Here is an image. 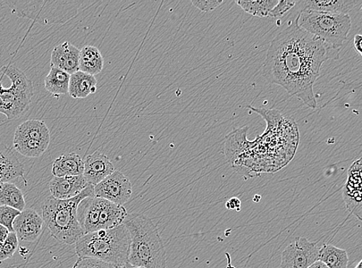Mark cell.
<instances>
[{"label": "cell", "instance_id": "cell-1", "mask_svg": "<svg viewBox=\"0 0 362 268\" xmlns=\"http://www.w3.org/2000/svg\"><path fill=\"white\" fill-rule=\"evenodd\" d=\"M337 60L324 42L300 28L298 18L279 33L267 49L263 73L266 80L282 87L315 110L314 86L327 60Z\"/></svg>", "mask_w": 362, "mask_h": 268}, {"label": "cell", "instance_id": "cell-2", "mask_svg": "<svg viewBox=\"0 0 362 268\" xmlns=\"http://www.w3.org/2000/svg\"><path fill=\"white\" fill-rule=\"evenodd\" d=\"M131 245L129 263L144 268H166V251L157 226L146 215L136 214L126 219Z\"/></svg>", "mask_w": 362, "mask_h": 268}, {"label": "cell", "instance_id": "cell-3", "mask_svg": "<svg viewBox=\"0 0 362 268\" xmlns=\"http://www.w3.org/2000/svg\"><path fill=\"white\" fill-rule=\"evenodd\" d=\"M95 197V186L88 185L81 194L69 199L49 197L42 205V219L52 236L62 244L72 245L83 235L78 221V209L81 201Z\"/></svg>", "mask_w": 362, "mask_h": 268}, {"label": "cell", "instance_id": "cell-4", "mask_svg": "<svg viewBox=\"0 0 362 268\" xmlns=\"http://www.w3.org/2000/svg\"><path fill=\"white\" fill-rule=\"evenodd\" d=\"M130 245V234L123 223L112 229L83 234L75 243V250L79 257L94 258L122 267L129 263Z\"/></svg>", "mask_w": 362, "mask_h": 268}, {"label": "cell", "instance_id": "cell-5", "mask_svg": "<svg viewBox=\"0 0 362 268\" xmlns=\"http://www.w3.org/2000/svg\"><path fill=\"white\" fill-rule=\"evenodd\" d=\"M297 18L300 28L322 40L332 53L339 58L351 29L349 15L301 11Z\"/></svg>", "mask_w": 362, "mask_h": 268}, {"label": "cell", "instance_id": "cell-6", "mask_svg": "<svg viewBox=\"0 0 362 268\" xmlns=\"http://www.w3.org/2000/svg\"><path fill=\"white\" fill-rule=\"evenodd\" d=\"M78 216L83 234H87L112 229L123 224L128 212L123 206L94 197L81 201Z\"/></svg>", "mask_w": 362, "mask_h": 268}, {"label": "cell", "instance_id": "cell-7", "mask_svg": "<svg viewBox=\"0 0 362 268\" xmlns=\"http://www.w3.org/2000/svg\"><path fill=\"white\" fill-rule=\"evenodd\" d=\"M2 71L11 81V86L5 88L0 81V114L9 120L20 119L30 107L33 95L32 81L14 66H4Z\"/></svg>", "mask_w": 362, "mask_h": 268}, {"label": "cell", "instance_id": "cell-8", "mask_svg": "<svg viewBox=\"0 0 362 268\" xmlns=\"http://www.w3.org/2000/svg\"><path fill=\"white\" fill-rule=\"evenodd\" d=\"M320 247L305 238H297L281 254V268H308L318 261Z\"/></svg>", "mask_w": 362, "mask_h": 268}, {"label": "cell", "instance_id": "cell-9", "mask_svg": "<svg viewBox=\"0 0 362 268\" xmlns=\"http://www.w3.org/2000/svg\"><path fill=\"white\" fill-rule=\"evenodd\" d=\"M132 194V186L129 179L119 171H115L95 186V197L117 205L123 206L127 203Z\"/></svg>", "mask_w": 362, "mask_h": 268}, {"label": "cell", "instance_id": "cell-10", "mask_svg": "<svg viewBox=\"0 0 362 268\" xmlns=\"http://www.w3.org/2000/svg\"><path fill=\"white\" fill-rule=\"evenodd\" d=\"M361 158L350 166L348 179L343 187V200L347 211L362 220Z\"/></svg>", "mask_w": 362, "mask_h": 268}, {"label": "cell", "instance_id": "cell-11", "mask_svg": "<svg viewBox=\"0 0 362 268\" xmlns=\"http://www.w3.org/2000/svg\"><path fill=\"white\" fill-rule=\"evenodd\" d=\"M44 223L43 219L35 209H24L13 223V232L18 240L33 242L40 237Z\"/></svg>", "mask_w": 362, "mask_h": 268}, {"label": "cell", "instance_id": "cell-12", "mask_svg": "<svg viewBox=\"0 0 362 268\" xmlns=\"http://www.w3.org/2000/svg\"><path fill=\"white\" fill-rule=\"evenodd\" d=\"M115 171L110 158L99 152L88 155L83 161V175L90 185H98Z\"/></svg>", "mask_w": 362, "mask_h": 268}, {"label": "cell", "instance_id": "cell-13", "mask_svg": "<svg viewBox=\"0 0 362 268\" xmlns=\"http://www.w3.org/2000/svg\"><path fill=\"white\" fill-rule=\"evenodd\" d=\"M361 0H305L297 1L301 11H315L334 14L349 13L361 4Z\"/></svg>", "mask_w": 362, "mask_h": 268}, {"label": "cell", "instance_id": "cell-14", "mask_svg": "<svg viewBox=\"0 0 362 268\" xmlns=\"http://www.w3.org/2000/svg\"><path fill=\"white\" fill-rule=\"evenodd\" d=\"M79 57L80 49L69 42H64L53 49L50 66L71 75L79 71Z\"/></svg>", "mask_w": 362, "mask_h": 268}, {"label": "cell", "instance_id": "cell-15", "mask_svg": "<svg viewBox=\"0 0 362 268\" xmlns=\"http://www.w3.org/2000/svg\"><path fill=\"white\" fill-rule=\"evenodd\" d=\"M90 184L83 175L54 177L49 183L52 197L57 199H69L78 196Z\"/></svg>", "mask_w": 362, "mask_h": 268}, {"label": "cell", "instance_id": "cell-16", "mask_svg": "<svg viewBox=\"0 0 362 268\" xmlns=\"http://www.w3.org/2000/svg\"><path fill=\"white\" fill-rule=\"evenodd\" d=\"M24 169L14 151L0 144V184L23 177Z\"/></svg>", "mask_w": 362, "mask_h": 268}, {"label": "cell", "instance_id": "cell-17", "mask_svg": "<svg viewBox=\"0 0 362 268\" xmlns=\"http://www.w3.org/2000/svg\"><path fill=\"white\" fill-rule=\"evenodd\" d=\"M98 81L82 71H77L71 75L69 94L75 99H83L97 91Z\"/></svg>", "mask_w": 362, "mask_h": 268}, {"label": "cell", "instance_id": "cell-18", "mask_svg": "<svg viewBox=\"0 0 362 268\" xmlns=\"http://www.w3.org/2000/svg\"><path fill=\"white\" fill-rule=\"evenodd\" d=\"M54 177H74L83 173V161L77 153H71L58 157L53 164Z\"/></svg>", "mask_w": 362, "mask_h": 268}, {"label": "cell", "instance_id": "cell-19", "mask_svg": "<svg viewBox=\"0 0 362 268\" xmlns=\"http://www.w3.org/2000/svg\"><path fill=\"white\" fill-rule=\"evenodd\" d=\"M14 139H29L49 144L50 132L45 122L28 120L18 125L14 134Z\"/></svg>", "mask_w": 362, "mask_h": 268}, {"label": "cell", "instance_id": "cell-20", "mask_svg": "<svg viewBox=\"0 0 362 268\" xmlns=\"http://www.w3.org/2000/svg\"><path fill=\"white\" fill-rule=\"evenodd\" d=\"M104 69V58L98 48L86 46L80 49L79 71L95 76Z\"/></svg>", "mask_w": 362, "mask_h": 268}, {"label": "cell", "instance_id": "cell-21", "mask_svg": "<svg viewBox=\"0 0 362 268\" xmlns=\"http://www.w3.org/2000/svg\"><path fill=\"white\" fill-rule=\"evenodd\" d=\"M318 261L328 268H349V264L347 251L332 245L320 248Z\"/></svg>", "mask_w": 362, "mask_h": 268}, {"label": "cell", "instance_id": "cell-22", "mask_svg": "<svg viewBox=\"0 0 362 268\" xmlns=\"http://www.w3.org/2000/svg\"><path fill=\"white\" fill-rule=\"evenodd\" d=\"M71 75L56 68L50 66V71L45 81L46 90L54 96L69 93Z\"/></svg>", "mask_w": 362, "mask_h": 268}, {"label": "cell", "instance_id": "cell-23", "mask_svg": "<svg viewBox=\"0 0 362 268\" xmlns=\"http://www.w3.org/2000/svg\"><path fill=\"white\" fill-rule=\"evenodd\" d=\"M0 206H10L22 212L26 206L23 192L13 183L0 184Z\"/></svg>", "mask_w": 362, "mask_h": 268}, {"label": "cell", "instance_id": "cell-24", "mask_svg": "<svg viewBox=\"0 0 362 268\" xmlns=\"http://www.w3.org/2000/svg\"><path fill=\"white\" fill-rule=\"evenodd\" d=\"M279 3V0H257V1H244L237 0L235 4L246 13L257 16L259 18H268L273 8Z\"/></svg>", "mask_w": 362, "mask_h": 268}, {"label": "cell", "instance_id": "cell-25", "mask_svg": "<svg viewBox=\"0 0 362 268\" xmlns=\"http://www.w3.org/2000/svg\"><path fill=\"white\" fill-rule=\"evenodd\" d=\"M49 145L47 142L13 139V147L16 152L28 158L41 156L46 152Z\"/></svg>", "mask_w": 362, "mask_h": 268}, {"label": "cell", "instance_id": "cell-26", "mask_svg": "<svg viewBox=\"0 0 362 268\" xmlns=\"http://www.w3.org/2000/svg\"><path fill=\"white\" fill-rule=\"evenodd\" d=\"M19 240L14 232L9 233L5 241L0 245V263L12 258L18 250Z\"/></svg>", "mask_w": 362, "mask_h": 268}, {"label": "cell", "instance_id": "cell-27", "mask_svg": "<svg viewBox=\"0 0 362 268\" xmlns=\"http://www.w3.org/2000/svg\"><path fill=\"white\" fill-rule=\"evenodd\" d=\"M21 213L12 207L0 206V225L4 226L11 233L13 232V223Z\"/></svg>", "mask_w": 362, "mask_h": 268}, {"label": "cell", "instance_id": "cell-28", "mask_svg": "<svg viewBox=\"0 0 362 268\" xmlns=\"http://www.w3.org/2000/svg\"><path fill=\"white\" fill-rule=\"evenodd\" d=\"M72 268H120L90 257H79Z\"/></svg>", "mask_w": 362, "mask_h": 268}, {"label": "cell", "instance_id": "cell-29", "mask_svg": "<svg viewBox=\"0 0 362 268\" xmlns=\"http://www.w3.org/2000/svg\"><path fill=\"white\" fill-rule=\"evenodd\" d=\"M297 1L294 0H279V3L273 8V10L269 13V18H281L290 11L293 6H296Z\"/></svg>", "mask_w": 362, "mask_h": 268}, {"label": "cell", "instance_id": "cell-30", "mask_svg": "<svg viewBox=\"0 0 362 268\" xmlns=\"http://www.w3.org/2000/svg\"><path fill=\"white\" fill-rule=\"evenodd\" d=\"M224 1L223 0H200V1H196V0H192V4L201 12L209 13L214 11L221 6Z\"/></svg>", "mask_w": 362, "mask_h": 268}, {"label": "cell", "instance_id": "cell-31", "mask_svg": "<svg viewBox=\"0 0 362 268\" xmlns=\"http://www.w3.org/2000/svg\"><path fill=\"white\" fill-rule=\"evenodd\" d=\"M226 207L231 209V211H240L241 207L240 200L238 197H233L226 203Z\"/></svg>", "mask_w": 362, "mask_h": 268}, {"label": "cell", "instance_id": "cell-32", "mask_svg": "<svg viewBox=\"0 0 362 268\" xmlns=\"http://www.w3.org/2000/svg\"><path fill=\"white\" fill-rule=\"evenodd\" d=\"M361 41L362 37L360 35H357L354 37V47H355L356 52L360 55L362 54Z\"/></svg>", "mask_w": 362, "mask_h": 268}, {"label": "cell", "instance_id": "cell-33", "mask_svg": "<svg viewBox=\"0 0 362 268\" xmlns=\"http://www.w3.org/2000/svg\"><path fill=\"white\" fill-rule=\"evenodd\" d=\"M10 233L4 226L0 225V245L3 244Z\"/></svg>", "mask_w": 362, "mask_h": 268}, {"label": "cell", "instance_id": "cell-34", "mask_svg": "<svg viewBox=\"0 0 362 268\" xmlns=\"http://www.w3.org/2000/svg\"><path fill=\"white\" fill-rule=\"evenodd\" d=\"M308 268H328L325 264L321 262H316L313 264H311Z\"/></svg>", "mask_w": 362, "mask_h": 268}, {"label": "cell", "instance_id": "cell-35", "mask_svg": "<svg viewBox=\"0 0 362 268\" xmlns=\"http://www.w3.org/2000/svg\"><path fill=\"white\" fill-rule=\"evenodd\" d=\"M120 268H144V267H136V266H133V265L130 264L129 263H127L124 266H123L122 267H120Z\"/></svg>", "mask_w": 362, "mask_h": 268}, {"label": "cell", "instance_id": "cell-36", "mask_svg": "<svg viewBox=\"0 0 362 268\" xmlns=\"http://www.w3.org/2000/svg\"><path fill=\"white\" fill-rule=\"evenodd\" d=\"M355 268H362V261H360Z\"/></svg>", "mask_w": 362, "mask_h": 268}]
</instances>
